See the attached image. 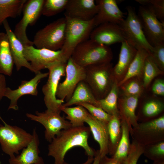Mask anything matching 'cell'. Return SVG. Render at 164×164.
<instances>
[{"instance_id":"3957f363","label":"cell","mask_w":164,"mask_h":164,"mask_svg":"<svg viewBox=\"0 0 164 164\" xmlns=\"http://www.w3.org/2000/svg\"><path fill=\"white\" fill-rule=\"evenodd\" d=\"M70 57L77 64L85 67L92 65L111 62L113 56L108 46L88 39L75 48Z\"/></svg>"},{"instance_id":"d6986e66","label":"cell","mask_w":164,"mask_h":164,"mask_svg":"<svg viewBox=\"0 0 164 164\" xmlns=\"http://www.w3.org/2000/svg\"><path fill=\"white\" fill-rule=\"evenodd\" d=\"M32 140L21 153L16 156L10 158L9 164H44L43 158L39 156V140L36 128L33 129Z\"/></svg>"},{"instance_id":"9c48e42d","label":"cell","mask_w":164,"mask_h":164,"mask_svg":"<svg viewBox=\"0 0 164 164\" xmlns=\"http://www.w3.org/2000/svg\"><path fill=\"white\" fill-rule=\"evenodd\" d=\"M134 140L145 146L164 141V116L138 123L132 128L131 135Z\"/></svg>"},{"instance_id":"74e56055","label":"cell","mask_w":164,"mask_h":164,"mask_svg":"<svg viewBox=\"0 0 164 164\" xmlns=\"http://www.w3.org/2000/svg\"><path fill=\"white\" fill-rule=\"evenodd\" d=\"M141 5L148 6L153 11L158 19L164 23V0H136Z\"/></svg>"},{"instance_id":"44dd1931","label":"cell","mask_w":164,"mask_h":164,"mask_svg":"<svg viewBox=\"0 0 164 164\" xmlns=\"http://www.w3.org/2000/svg\"><path fill=\"white\" fill-rule=\"evenodd\" d=\"M2 24L8 36L10 51L17 70L19 71L24 67L33 72L30 63L24 56L23 45L15 35L7 19L5 20Z\"/></svg>"},{"instance_id":"b9f144b4","label":"cell","mask_w":164,"mask_h":164,"mask_svg":"<svg viewBox=\"0 0 164 164\" xmlns=\"http://www.w3.org/2000/svg\"><path fill=\"white\" fill-rule=\"evenodd\" d=\"M7 87L5 75L0 73V101L4 94Z\"/></svg>"},{"instance_id":"8d00e7d4","label":"cell","mask_w":164,"mask_h":164,"mask_svg":"<svg viewBox=\"0 0 164 164\" xmlns=\"http://www.w3.org/2000/svg\"><path fill=\"white\" fill-rule=\"evenodd\" d=\"M77 105L85 108L94 118L101 122L108 123L113 117L100 107L87 103H81Z\"/></svg>"},{"instance_id":"cb8c5ba5","label":"cell","mask_w":164,"mask_h":164,"mask_svg":"<svg viewBox=\"0 0 164 164\" xmlns=\"http://www.w3.org/2000/svg\"><path fill=\"white\" fill-rule=\"evenodd\" d=\"M84 103L98 107V100L94 97L87 84L83 80L78 84L70 99L64 103L63 106L70 107Z\"/></svg>"},{"instance_id":"f546056e","label":"cell","mask_w":164,"mask_h":164,"mask_svg":"<svg viewBox=\"0 0 164 164\" xmlns=\"http://www.w3.org/2000/svg\"><path fill=\"white\" fill-rule=\"evenodd\" d=\"M121 137L116 150L112 156L117 161L121 164L128 155L130 149V131L126 123L121 121Z\"/></svg>"},{"instance_id":"5b68a950","label":"cell","mask_w":164,"mask_h":164,"mask_svg":"<svg viewBox=\"0 0 164 164\" xmlns=\"http://www.w3.org/2000/svg\"><path fill=\"white\" fill-rule=\"evenodd\" d=\"M67 25L65 17L50 23L36 33L33 42L36 48L60 50L64 44Z\"/></svg>"},{"instance_id":"2e32d148","label":"cell","mask_w":164,"mask_h":164,"mask_svg":"<svg viewBox=\"0 0 164 164\" xmlns=\"http://www.w3.org/2000/svg\"><path fill=\"white\" fill-rule=\"evenodd\" d=\"M98 12L94 18L95 27L106 23L119 25L125 19V13L123 12L115 0H97Z\"/></svg>"},{"instance_id":"6da1fadb","label":"cell","mask_w":164,"mask_h":164,"mask_svg":"<svg viewBox=\"0 0 164 164\" xmlns=\"http://www.w3.org/2000/svg\"><path fill=\"white\" fill-rule=\"evenodd\" d=\"M91 131L84 125L71 127L61 130L51 141L48 146V155L54 159V164H63L67 152L76 146L82 147L88 156L94 157L97 151L88 144Z\"/></svg>"},{"instance_id":"836d02e7","label":"cell","mask_w":164,"mask_h":164,"mask_svg":"<svg viewBox=\"0 0 164 164\" xmlns=\"http://www.w3.org/2000/svg\"><path fill=\"white\" fill-rule=\"evenodd\" d=\"M120 87L122 88L124 96L140 97L144 88L140 79L136 77L129 80Z\"/></svg>"},{"instance_id":"4fadbf2b","label":"cell","mask_w":164,"mask_h":164,"mask_svg":"<svg viewBox=\"0 0 164 164\" xmlns=\"http://www.w3.org/2000/svg\"><path fill=\"white\" fill-rule=\"evenodd\" d=\"M23 53L26 60L30 62L35 74L52 63L60 60L67 61L68 60L60 50L53 51L45 48L37 49L33 46H24Z\"/></svg>"},{"instance_id":"5bb4252c","label":"cell","mask_w":164,"mask_h":164,"mask_svg":"<svg viewBox=\"0 0 164 164\" xmlns=\"http://www.w3.org/2000/svg\"><path fill=\"white\" fill-rule=\"evenodd\" d=\"M65 75V80L59 84L56 95L58 99L66 102L71 97L78 84L84 80L85 68L77 64L70 57L67 62Z\"/></svg>"},{"instance_id":"f1b7e54d","label":"cell","mask_w":164,"mask_h":164,"mask_svg":"<svg viewBox=\"0 0 164 164\" xmlns=\"http://www.w3.org/2000/svg\"><path fill=\"white\" fill-rule=\"evenodd\" d=\"M119 88L118 82L115 80L107 96L98 100V107L111 115H120L118 105Z\"/></svg>"},{"instance_id":"60d3db41","label":"cell","mask_w":164,"mask_h":164,"mask_svg":"<svg viewBox=\"0 0 164 164\" xmlns=\"http://www.w3.org/2000/svg\"><path fill=\"white\" fill-rule=\"evenodd\" d=\"M152 91L155 94L164 96V80L162 79H158L155 80L152 87Z\"/></svg>"},{"instance_id":"d590c367","label":"cell","mask_w":164,"mask_h":164,"mask_svg":"<svg viewBox=\"0 0 164 164\" xmlns=\"http://www.w3.org/2000/svg\"><path fill=\"white\" fill-rule=\"evenodd\" d=\"M164 105L162 102L157 100H152L146 102L142 108L144 116L149 118L155 117L163 111Z\"/></svg>"},{"instance_id":"1f68e13d","label":"cell","mask_w":164,"mask_h":164,"mask_svg":"<svg viewBox=\"0 0 164 164\" xmlns=\"http://www.w3.org/2000/svg\"><path fill=\"white\" fill-rule=\"evenodd\" d=\"M163 74L164 72L158 67L150 54L149 55L145 62L142 75V83L144 88H147L155 77Z\"/></svg>"},{"instance_id":"8992f818","label":"cell","mask_w":164,"mask_h":164,"mask_svg":"<svg viewBox=\"0 0 164 164\" xmlns=\"http://www.w3.org/2000/svg\"><path fill=\"white\" fill-rule=\"evenodd\" d=\"M65 17L67 21L65 39L60 50L69 59L75 48L90 38L95 26L94 18L84 21Z\"/></svg>"},{"instance_id":"e575fe53","label":"cell","mask_w":164,"mask_h":164,"mask_svg":"<svg viewBox=\"0 0 164 164\" xmlns=\"http://www.w3.org/2000/svg\"><path fill=\"white\" fill-rule=\"evenodd\" d=\"M143 154L154 162L164 160V141L145 146Z\"/></svg>"},{"instance_id":"4dcf8cb0","label":"cell","mask_w":164,"mask_h":164,"mask_svg":"<svg viewBox=\"0 0 164 164\" xmlns=\"http://www.w3.org/2000/svg\"><path fill=\"white\" fill-rule=\"evenodd\" d=\"M77 105L72 107L62 106L61 110L66 114V118L70 121L72 126L79 127L84 126L89 113L83 106Z\"/></svg>"},{"instance_id":"52a82bcc","label":"cell","mask_w":164,"mask_h":164,"mask_svg":"<svg viewBox=\"0 0 164 164\" xmlns=\"http://www.w3.org/2000/svg\"><path fill=\"white\" fill-rule=\"evenodd\" d=\"M4 125L0 124V144L2 151L10 158L19 154L32 140V135L23 129L6 123L1 118Z\"/></svg>"},{"instance_id":"7a4b0ae2","label":"cell","mask_w":164,"mask_h":164,"mask_svg":"<svg viewBox=\"0 0 164 164\" xmlns=\"http://www.w3.org/2000/svg\"><path fill=\"white\" fill-rule=\"evenodd\" d=\"M85 68L84 81L97 100L105 97L110 91L115 80L111 62L95 64Z\"/></svg>"},{"instance_id":"ab89813d","label":"cell","mask_w":164,"mask_h":164,"mask_svg":"<svg viewBox=\"0 0 164 164\" xmlns=\"http://www.w3.org/2000/svg\"><path fill=\"white\" fill-rule=\"evenodd\" d=\"M150 55L158 67L164 72V43L154 46Z\"/></svg>"},{"instance_id":"d4e9b609","label":"cell","mask_w":164,"mask_h":164,"mask_svg":"<svg viewBox=\"0 0 164 164\" xmlns=\"http://www.w3.org/2000/svg\"><path fill=\"white\" fill-rule=\"evenodd\" d=\"M14 63L6 33L0 32V73L11 76Z\"/></svg>"},{"instance_id":"ac0fdd59","label":"cell","mask_w":164,"mask_h":164,"mask_svg":"<svg viewBox=\"0 0 164 164\" xmlns=\"http://www.w3.org/2000/svg\"><path fill=\"white\" fill-rule=\"evenodd\" d=\"M98 5L94 0H68L65 10V17L87 21L97 14Z\"/></svg>"},{"instance_id":"7bdbcfd3","label":"cell","mask_w":164,"mask_h":164,"mask_svg":"<svg viewBox=\"0 0 164 164\" xmlns=\"http://www.w3.org/2000/svg\"><path fill=\"white\" fill-rule=\"evenodd\" d=\"M99 164H122L112 157L109 158L105 155L100 158Z\"/></svg>"},{"instance_id":"f35d334b","label":"cell","mask_w":164,"mask_h":164,"mask_svg":"<svg viewBox=\"0 0 164 164\" xmlns=\"http://www.w3.org/2000/svg\"><path fill=\"white\" fill-rule=\"evenodd\" d=\"M145 146L132 140L129 152L122 164H137L140 156L143 154Z\"/></svg>"},{"instance_id":"7c38bea8","label":"cell","mask_w":164,"mask_h":164,"mask_svg":"<svg viewBox=\"0 0 164 164\" xmlns=\"http://www.w3.org/2000/svg\"><path fill=\"white\" fill-rule=\"evenodd\" d=\"M35 113L34 114L27 113L26 115L30 120L40 123L44 127L45 139L50 143L61 130L72 126L60 113L46 110L42 112L36 111Z\"/></svg>"},{"instance_id":"d6a6232c","label":"cell","mask_w":164,"mask_h":164,"mask_svg":"<svg viewBox=\"0 0 164 164\" xmlns=\"http://www.w3.org/2000/svg\"><path fill=\"white\" fill-rule=\"evenodd\" d=\"M68 0H44L42 14L47 17L55 15L65 10Z\"/></svg>"},{"instance_id":"4316f807","label":"cell","mask_w":164,"mask_h":164,"mask_svg":"<svg viewBox=\"0 0 164 164\" xmlns=\"http://www.w3.org/2000/svg\"><path fill=\"white\" fill-rule=\"evenodd\" d=\"M108 154L112 156L115 153L122 135L121 120L119 115H113L108 124Z\"/></svg>"},{"instance_id":"bcb514c9","label":"cell","mask_w":164,"mask_h":164,"mask_svg":"<svg viewBox=\"0 0 164 164\" xmlns=\"http://www.w3.org/2000/svg\"><path fill=\"white\" fill-rule=\"evenodd\" d=\"M153 164H164V160L154 162Z\"/></svg>"},{"instance_id":"484cf974","label":"cell","mask_w":164,"mask_h":164,"mask_svg":"<svg viewBox=\"0 0 164 164\" xmlns=\"http://www.w3.org/2000/svg\"><path fill=\"white\" fill-rule=\"evenodd\" d=\"M137 50L136 56L130 65L125 76L118 83L119 87L132 78L136 77L140 79L142 77L145 62L147 57L150 54L143 49Z\"/></svg>"},{"instance_id":"30bf717a","label":"cell","mask_w":164,"mask_h":164,"mask_svg":"<svg viewBox=\"0 0 164 164\" xmlns=\"http://www.w3.org/2000/svg\"><path fill=\"white\" fill-rule=\"evenodd\" d=\"M44 0H26L23 7V16L16 25L14 33L23 46L33 45V42L28 38L26 33L29 25L35 24L42 14V10Z\"/></svg>"},{"instance_id":"ffe728a7","label":"cell","mask_w":164,"mask_h":164,"mask_svg":"<svg viewBox=\"0 0 164 164\" xmlns=\"http://www.w3.org/2000/svg\"><path fill=\"white\" fill-rule=\"evenodd\" d=\"M138 96H124L118 98V108L121 121L125 122L131 135L132 128L138 125V118L135 114Z\"/></svg>"},{"instance_id":"f6af8a7d","label":"cell","mask_w":164,"mask_h":164,"mask_svg":"<svg viewBox=\"0 0 164 164\" xmlns=\"http://www.w3.org/2000/svg\"><path fill=\"white\" fill-rule=\"evenodd\" d=\"M94 159V157H93L88 156L87 160L81 164H91L93 162ZM63 164H69L65 162Z\"/></svg>"},{"instance_id":"e0dca14e","label":"cell","mask_w":164,"mask_h":164,"mask_svg":"<svg viewBox=\"0 0 164 164\" xmlns=\"http://www.w3.org/2000/svg\"><path fill=\"white\" fill-rule=\"evenodd\" d=\"M89 38L95 42L107 46L126 40L119 25L111 23H104L95 27Z\"/></svg>"},{"instance_id":"277c9868","label":"cell","mask_w":164,"mask_h":164,"mask_svg":"<svg viewBox=\"0 0 164 164\" xmlns=\"http://www.w3.org/2000/svg\"><path fill=\"white\" fill-rule=\"evenodd\" d=\"M67 61L60 60L52 63L46 68L49 70L48 77L46 83L43 86L42 92L47 110L60 113L64 101L58 99L56 92L62 77L65 75Z\"/></svg>"},{"instance_id":"7402d4cb","label":"cell","mask_w":164,"mask_h":164,"mask_svg":"<svg viewBox=\"0 0 164 164\" xmlns=\"http://www.w3.org/2000/svg\"><path fill=\"white\" fill-rule=\"evenodd\" d=\"M137 50L126 40L121 43L118 61L113 68V76L118 83L125 76Z\"/></svg>"},{"instance_id":"603a6c76","label":"cell","mask_w":164,"mask_h":164,"mask_svg":"<svg viewBox=\"0 0 164 164\" xmlns=\"http://www.w3.org/2000/svg\"><path fill=\"white\" fill-rule=\"evenodd\" d=\"M85 123L89 125L94 138L99 145V150L101 158L108 154V123L99 121L89 113Z\"/></svg>"},{"instance_id":"9a60e30c","label":"cell","mask_w":164,"mask_h":164,"mask_svg":"<svg viewBox=\"0 0 164 164\" xmlns=\"http://www.w3.org/2000/svg\"><path fill=\"white\" fill-rule=\"evenodd\" d=\"M49 73H42L39 72L35 76L29 81L22 80L18 88L12 90L7 87L4 96L10 100L8 110H18L19 109L17 102L22 96L26 94L37 96L38 94L37 87L41 80L48 76Z\"/></svg>"},{"instance_id":"8fae6325","label":"cell","mask_w":164,"mask_h":164,"mask_svg":"<svg viewBox=\"0 0 164 164\" xmlns=\"http://www.w3.org/2000/svg\"><path fill=\"white\" fill-rule=\"evenodd\" d=\"M137 15L150 44L154 47L164 43V23L158 19L151 8L148 6L140 5Z\"/></svg>"},{"instance_id":"ba28073f","label":"cell","mask_w":164,"mask_h":164,"mask_svg":"<svg viewBox=\"0 0 164 164\" xmlns=\"http://www.w3.org/2000/svg\"><path fill=\"white\" fill-rule=\"evenodd\" d=\"M127 16L119 25L124 35L125 40L137 50L143 49L150 54L153 49L148 41L143 32L140 20L134 7H126Z\"/></svg>"},{"instance_id":"ee69618b","label":"cell","mask_w":164,"mask_h":164,"mask_svg":"<svg viewBox=\"0 0 164 164\" xmlns=\"http://www.w3.org/2000/svg\"><path fill=\"white\" fill-rule=\"evenodd\" d=\"M100 158L99 151L97 150V151L96 155L94 156V160L92 164H99Z\"/></svg>"},{"instance_id":"83f0119b","label":"cell","mask_w":164,"mask_h":164,"mask_svg":"<svg viewBox=\"0 0 164 164\" xmlns=\"http://www.w3.org/2000/svg\"><path fill=\"white\" fill-rule=\"evenodd\" d=\"M26 0H0V26L9 17L15 18L21 14Z\"/></svg>"}]
</instances>
